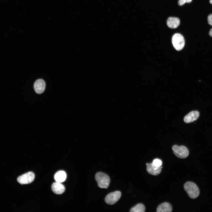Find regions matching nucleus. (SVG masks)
Returning <instances> with one entry per match:
<instances>
[{
    "label": "nucleus",
    "mask_w": 212,
    "mask_h": 212,
    "mask_svg": "<svg viewBox=\"0 0 212 212\" xmlns=\"http://www.w3.org/2000/svg\"><path fill=\"white\" fill-rule=\"evenodd\" d=\"M184 188L188 196L191 198L195 199L198 196L199 190L194 183L190 181L186 182L184 185Z\"/></svg>",
    "instance_id": "obj_1"
},
{
    "label": "nucleus",
    "mask_w": 212,
    "mask_h": 212,
    "mask_svg": "<svg viewBox=\"0 0 212 212\" xmlns=\"http://www.w3.org/2000/svg\"><path fill=\"white\" fill-rule=\"evenodd\" d=\"M210 2L211 4H212V0H210Z\"/></svg>",
    "instance_id": "obj_19"
},
{
    "label": "nucleus",
    "mask_w": 212,
    "mask_h": 212,
    "mask_svg": "<svg viewBox=\"0 0 212 212\" xmlns=\"http://www.w3.org/2000/svg\"><path fill=\"white\" fill-rule=\"evenodd\" d=\"M172 208L171 204L168 202H164L159 205L157 208V212H171Z\"/></svg>",
    "instance_id": "obj_11"
},
{
    "label": "nucleus",
    "mask_w": 212,
    "mask_h": 212,
    "mask_svg": "<svg viewBox=\"0 0 212 212\" xmlns=\"http://www.w3.org/2000/svg\"><path fill=\"white\" fill-rule=\"evenodd\" d=\"M145 211L144 205L142 203L137 204L133 207L132 208L130 211V212H144Z\"/></svg>",
    "instance_id": "obj_14"
},
{
    "label": "nucleus",
    "mask_w": 212,
    "mask_h": 212,
    "mask_svg": "<svg viewBox=\"0 0 212 212\" xmlns=\"http://www.w3.org/2000/svg\"><path fill=\"white\" fill-rule=\"evenodd\" d=\"M67 177L65 172L63 170H60L56 173L54 175V179L56 182L61 183L64 181Z\"/></svg>",
    "instance_id": "obj_13"
},
{
    "label": "nucleus",
    "mask_w": 212,
    "mask_h": 212,
    "mask_svg": "<svg viewBox=\"0 0 212 212\" xmlns=\"http://www.w3.org/2000/svg\"><path fill=\"white\" fill-rule=\"evenodd\" d=\"M208 24L212 26V14H210L208 16Z\"/></svg>",
    "instance_id": "obj_17"
},
{
    "label": "nucleus",
    "mask_w": 212,
    "mask_h": 212,
    "mask_svg": "<svg viewBox=\"0 0 212 212\" xmlns=\"http://www.w3.org/2000/svg\"><path fill=\"white\" fill-rule=\"evenodd\" d=\"M34 177V173L29 172L17 178V181L21 184H28L32 182Z\"/></svg>",
    "instance_id": "obj_6"
},
{
    "label": "nucleus",
    "mask_w": 212,
    "mask_h": 212,
    "mask_svg": "<svg viewBox=\"0 0 212 212\" xmlns=\"http://www.w3.org/2000/svg\"><path fill=\"white\" fill-rule=\"evenodd\" d=\"M174 154L178 158L184 159L188 156L189 152L188 149L184 146L174 145L172 147Z\"/></svg>",
    "instance_id": "obj_3"
},
{
    "label": "nucleus",
    "mask_w": 212,
    "mask_h": 212,
    "mask_svg": "<svg viewBox=\"0 0 212 212\" xmlns=\"http://www.w3.org/2000/svg\"><path fill=\"white\" fill-rule=\"evenodd\" d=\"M209 35L210 36L212 37V28L209 31Z\"/></svg>",
    "instance_id": "obj_18"
},
{
    "label": "nucleus",
    "mask_w": 212,
    "mask_h": 212,
    "mask_svg": "<svg viewBox=\"0 0 212 212\" xmlns=\"http://www.w3.org/2000/svg\"><path fill=\"white\" fill-rule=\"evenodd\" d=\"M53 192L57 194H61L63 193L65 188L62 184L60 183L56 182L53 183L51 187Z\"/></svg>",
    "instance_id": "obj_10"
},
{
    "label": "nucleus",
    "mask_w": 212,
    "mask_h": 212,
    "mask_svg": "<svg viewBox=\"0 0 212 212\" xmlns=\"http://www.w3.org/2000/svg\"><path fill=\"white\" fill-rule=\"evenodd\" d=\"M45 88V83L44 81L42 79H39L37 80L34 84V90L38 94L43 93Z\"/></svg>",
    "instance_id": "obj_7"
},
{
    "label": "nucleus",
    "mask_w": 212,
    "mask_h": 212,
    "mask_svg": "<svg viewBox=\"0 0 212 212\" xmlns=\"http://www.w3.org/2000/svg\"><path fill=\"white\" fill-rule=\"evenodd\" d=\"M153 163L155 166L159 167L161 165L162 162L159 159H156L153 160Z\"/></svg>",
    "instance_id": "obj_15"
},
{
    "label": "nucleus",
    "mask_w": 212,
    "mask_h": 212,
    "mask_svg": "<svg viewBox=\"0 0 212 212\" xmlns=\"http://www.w3.org/2000/svg\"><path fill=\"white\" fill-rule=\"evenodd\" d=\"M148 163H147L146 164V165H148Z\"/></svg>",
    "instance_id": "obj_20"
},
{
    "label": "nucleus",
    "mask_w": 212,
    "mask_h": 212,
    "mask_svg": "<svg viewBox=\"0 0 212 212\" xmlns=\"http://www.w3.org/2000/svg\"><path fill=\"white\" fill-rule=\"evenodd\" d=\"M180 21L177 17H170L167 20V24L168 27L171 28H176L179 25Z\"/></svg>",
    "instance_id": "obj_12"
},
{
    "label": "nucleus",
    "mask_w": 212,
    "mask_h": 212,
    "mask_svg": "<svg viewBox=\"0 0 212 212\" xmlns=\"http://www.w3.org/2000/svg\"><path fill=\"white\" fill-rule=\"evenodd\" d=\"M192 1V0H179L178 4L179 6H182L186 3H190Z\"/></svg>",
    "instance_id": "obj_16"
},
{
    "label": "nucleus",
    "mask_w": 212,
    "mask_h": 212,
    "mask_svg": "<svg viewBox=\"0 0 212 212\" xmlns=\"http://www.w3.org/2000/svg\"><path fill=\"white\" fill-rule=\"evenodd\" d=\"M172 43L175 49L180 51L184 47L185 42L183 36L180 34L176 33L172 37Z\"/></svg>",
    "instance_id": "obj_4"
},
{
    "label": "nucleus",
    "mask_w": 212,
    "mask_h": 212,
    "mask_svg": "<svg viewBox=\"0 0 212 212\" xmlns=\"http://www.w3.org/2000/svg\"><path fill=\"white\" fill-rule=\"evenodd\" d=\"M199 115V112L197 111H192L184 117V121L186 123L192 122L197 120Z\"/></svg>",
    "instance_id": "obj_8"
},
{
    "label": "nucleus",
    "mask_w": 212,
    "mask_h": 212,
    "mask_svg": "<svg viewBox=\"0 0 212 212\" xmlns=\"http://www.w3.org/2000/svg\"><path fill=\"white\" fill-rule=\"evenodd\" d=\"M121 195V193L120 191H117L110 193L106 196L105 202L108 204L113 205L118 201Z\"/></svg>",
    "instance_id": "obj_5"
},
{
    "label": "nucleus",
    "mask_w": 212,
    "mask_h": 212,
    "mask_svg": "<svg viewBox=\"0 0 212 212\" xmlns=\"http://www.w3.org/2000/svg\"><path fill=\"white\" fill-rule=\"evenodd\" d=\"M161 169L160 166H156L153 163H148L146 167L148 173L154 175H157L159 174L161 171Z\"/></svg>",
    "instance_id": "obj_9"
},
{
    "label": "nucleus",
    "mask_w": 212,
    "mask_h": 212,
    "mask_svg": "<svg viewBox=\"0 0 212 212\" xmlns=\"http://www.w3.org/2000/svg\"><path fill=\"white\" fill-rule=\"evenodd\" d=\"M95 178L99 187L105 188L108 187L110 178L106 174L102 172H98L95 175Z\"/></svg>",
    "instance_id": "obj_2"
}]
</instances>
